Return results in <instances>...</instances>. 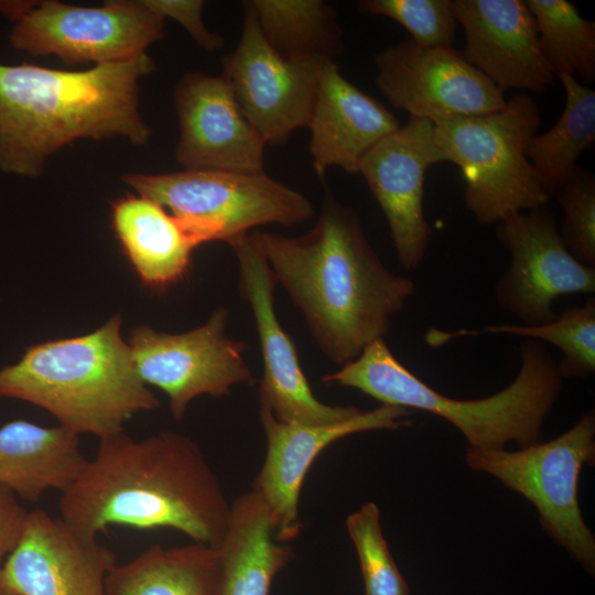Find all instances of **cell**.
Masks as SVG:
<instances>
[{
  "mask_svg": "<svg viewBox=\"0 0 595 595\" xmlns=\"http://www.w3.org/2000/svg\"><path fill=\"white\" fill-rule=\"evenodd\" d=\"M154 68L147 53L87 71L0 64V171L37 176L48 156L77 139L147 144L139 84Z\"/></svg>",
  "mask_w": 595,
  "mask_h": 595,
  "instance_id": "obj_3",
  "label": "cell"
},
{
  "mask_svg": "<svg viewBox=\"0 0 595 595\" xmlns=\"http://www.w3.org/2000/svg\"><path fill=\"white\" fill-rule=\"evenodd\" d=\"M496 236L510 263L496 285L495 299L523 325L555 320L552 305L563 295L595 291V267L569 252L547 206L508 215L497 223Z\"/></svg>",
  "mask_w": 595,
  "mask_h": 595,
  "instance_id": "obj_12",
  "label": "cell"
},
{
  "mask_svg": "<svg viewBox=\"0 0 595 595\" xmlns=\"http://www.w3.org/2000/svg\"><path fill=\"white\" fill-rule=\"evenodd\" d=\"M563 86L565 104L558 121L536 134L527 156L542 184L552 195L574 173L578 156L595 141V91L571 75L556 77Z\"/></svg>",
  "mask_w": 595,
  "mask_h": 595,
  "instance_id": "obj_26",
  "label": "cell"
},
{
  "mask_svg": "<svg viewBox=\"0 0 595 595\" xmlns=\"http://www.w3.org/2000/svg\"><path fill=\"white\" fill-rule=\"evenodd\" d=\"M58 509L60 518L88 539L113 524L170 528L218 548L231 504L190 436L162 431L136 440L121 432L99 440L94 457L61 493Z\"/></svg>",
  "mask_w": 595,
  "mask_h": 595,
  "instance_id": "obj_2",
  "label": "cell"
},
{
  "mask_svg": "<svg viewBox=\"0 0 595 595\" xmlns=\"http://www.w3.org/2000/svg\"><path fill=\"white\" fill-rule=\"evenodd\" d=\"M595 461V414L583 413L560 436L519 451L468 447L466 462L498 478L534 505L543 529L588 573L595 569V538L585 524L577 500L584 465Z\"/></svg>",
  "mask_w": 595,
  "mask_h": 595,
  "instance_id": "obj_8",
  "label": "cell"
},
{
  "mask_svg": "<svg viewBox=\"0 0 595 595\" xmlns=\"http://www.w3.org/2000/svg\"><path fill=\"white\" fill-rule=\"evenodd\" d=\"M445 162L462 171L466 208L480 225L547 206L551 194L527 156L541 126L536 100L521 93L497 111L453 116L433 122Z\"/></svg>",
  "mask_w": 595,
  "mask_h": 595,
  "instance_id": "obj_6",
  "label": "cell"
},
{
  "mask_svg": "<svg viewBox=\"0 0 595 595\" xmlns=\"http://www.w3.org/2000/svg\"><path fill=\"white\" fill-rule=\"evenodd\" d=\"M164 20L145 1L113 0L97 8L36 1L13 22L12 46L33 56L95 65L129 61L163 37Z\"/></svg>",
  "mask_w": 595,
  "mask_h": 595,
  "instance_id": "obj_9",
  "label": "cell"
},
{
  "mask_svg": "<svg viewBox=\"0 0 595 595\" xmlns=\"http://www.w3.org/2000/svg\"><path fill=\"white\" fill-rule=\"evenodd\" d=\"M229 310L216 307L201 326L180 334L134 328L129 339L136 369L145 385L169 398L170 413L180 421L199 396L221 398L253 378L244 354L248 346L226 335Z\"/></svg>",
  "mask_w": 595,
  "mask_h": 595,
  "instance_id": "obj_10",
  "label": "cell"
},
{
  "mask_svg": "<svg viewBox=\"0 0 595 595\" xmlns=\"http://www.w3.org/2000/svg\"><path fill=\"white\" fill-rule=\"evenodd\" d=\"M122 180L175 216L199 245L225 241L269 224L292 227L314 215L302 193L264 171L183 170L128 173Z\"/></svg>",
  "mask_w": 595,
  "mask_h": 595,
  "instance_id": "obj_7",
  "label": "cell"
},
{
  "mask_svg": "<svg viewBox=\"0 0 595 595\" xmlns=\"http://www.w3.org/2000/svg\"><path fill=\"white\" fill-rule=\"evenodd\" d=\"M217 549L219 595H270L274 576L293 558L292 548L275 539L269 509L253 490L231 504L228 530Z\"/></svg>",
  "mask_w": 595,
  "mask_h": 595,
  "instance_id": "obj_23",
  "label": "cell"
},
{
  "mask_svg": "<svg viewBox=\"0 0 595 595\" xmlns=\"http://www.w3.org/2000/svg\"><path fill=\"white\" fill-rule=\"evenodd\" d=\"M346 527L359 560L365 595H410L383 538L378 506L364 504L347 517Z\"/></svg>",
  "mask_w": 595,
  "mask_h": 595,
  "instance_id": "obj_29",
  "label": "cell"
},
{
  "mask_svg": "<svg viewBox=\"0 0 595 595\" xmlns=\"http://www.w3.org/2000/svg\"><path fill=\"white\" fill-rule=\"evenodd\" d=\"M358 9L396 21L422 47H453L457 24L453 0H361Z\"/></svg>",
  "mask_w": 595,
  "mask_h": 595,
  "instance_id": "obj_30",
  "label": "cell"
},
{
  "mask_svg": "<svg viewBox=\"0 0 595 595\" xmlns=\"http://www.w3.org/2000/svg\"><path fill=\"white\" fill-rule=\"evenodd\" d=\"M443 162L433 122L410 117L375 144L358 165L405 270L416 269L425 257L432 235L423 209L425 175L430 166Z\"/></svg>",
  "mask_w": 595,
  "mask_h": 595,
  "instance_id": "obj_15",
  "label": "cell"
},
{
  "mask_svg": "<svg viewBox=\"0 0 595 595\" xmlns=\"http://www.w3.org/2000/svg\"><path fill=\"white\" fill-rule=\"evenodd\" d=\"M268 43L284 58L335 61L343 32L332 6L321 0L249 1Z\"/></svg>",
  "mask_w": 595,
  "mask_h": 595,
  "instance_id": "obj_25",
  "label": "cell"
},
{
  "mask_svg": "<svg viewBox=\"0 0 595 595\" xmlns=\"http://www.w3.org/2000/svg\"><path fill=\"white\" fill-rule=\"evenodd\" d=\"M307 127L312 165L324 178L331 166L358 173L364 155L400 123L383 104L347 80L335 61H328L320 73Z\"/></svg>",
  "mask_w": 595,
  "mask_h": 595,
  "instance_id": "obj_20",
  "label": "cell"
},
{
  "mask_svg": "<svg viewBox=\"0 0 595 595\" xmlns=\"http://www.w3.org/2000/svg\"><path fill=\"white\" fill-rule=\"evenodd\" d=\"M28 513L14 495L0 490V571L22 537Z\"/></svg>",
  "mask_w": 595,
  "mask_h": 595,
  "instance_id": "obj_33",
  "label": "cell"
},
{
  "mask_svg": "<svg viewBox=\"0 0 595 595\" xmlns=\"http://www.w3.org/2000/svg\"><path fill=\"white\" fill-rule=\"evenodd\" d=\"M228 245L238 263L239 292L250 307L260 344L263 367L260 409L270 411L280 421L306 425L336 423L357 415L361 410L356 407L329 405L313 393L294 342L278 318L277 281L255 231Z\"/></svg>",
  "mask_w": 595,
  "mask_h": 595,
  "instance_id": "obj_11",
  "label": "cell"
},
{
  "mask_svg": "<svg viewBox=\"0 0 595 595\" xmlns=\"http://www.w3.org/2000/svg\"><path fill=\"white\" fill-rule=\"evenodd\" d=\"M453 8L465 33L463 56L501 91L542 94L554 85L523 0H453Z\"/></svg>",
  "mask_w": 595,
  "mask_h": 595,
  "instance_id": "obj_19",
  "label": "cell"
},
{
  "mask_svg": "<svg viewBox=\"0 0 595 595\" xmlns=\"http://www.w3.org/2000/svg\"><path fill=\"white\" fill-rule=\"evenodd\" d=\"M506 334L529 339H543L562 353L558 363L564 378H585L595 371V299L588 298L583 305L570 306L555 320L534 326L486 325L480 329L444 332L431 328L424 339L431 347H439L457 337Z\"/></svg>",
  "mask_w": 595,
  "mask_h": 595,
  "instance_id": "obj_27",
  "label": "cell"
},
{
  "mask_svg": "<svg viewBox=\"0 0 595 595\" xmlns=\"http://www.w3.org/2000/svg\"><path fill=\"white\" fill-rule=\"evenodd\" d=\"M376 85L389 104L410 117L434 122L479 116L506 106L504 91L453 47H422L411 39L376 57Z\"/></svg>",
  "mask_w": 595,
  "mask_h": 595,
  "instance_id": "obj_14",
  "label": "cell"
},
{
  "mask_svg": "<svg viewBox=\"0 0 595 595\" xmlns=\"http://www.w3.org/2000/svg\"><path fill=\"white\" fill-rule=\"evenodd\" d=\"M564 220L559 235L581 263L595 267V175L577 166L555 191Z\"/></svg>",
  "mask_w": 595,
  "mask_h": 595,
  "instance_id": "obj_31",
  "label": "cell"
},
{
  "mask_svg": "<svg viewBox=\"0 0 595 595\" xmlns=\"http://www.w3.org/2000/svg\"><path fill=\"white\" fill-rule=\"evenodd\" d=\"M120 327L115 315L90 334L31 346L0 370V398L37 405L77 435L123 432L128 420L160 401L140 378Z\"/></svg>",
  "mask_w": 595,
  "mask_h": 595,
  "instance_id": "obj_4",
  "label": "cell"
},
{
  "mask_svg": "<svg viewBox=\"0 0 595 595\" xmlns=\"http://www.w3.org/2000/svg\"><path fill=\"white\" fill-rule=\"evenodd\" d=\"M218 549L194 542L164 548L152 545L106 577L107 595H219Z\"/></svg>",
  "mask_w": 595,
  "mask_h": 595,
  "instance_id": "obj_24",
  "label": "cell"
},
{
  "mask_svg": "<svg viewBox=\"0 0 595 595\" xmlns=\"http://www.w3.org/2000/svg\"><path fill=\"white\" fill-rule=\"evenodd\" d=\"M176 160L185 170L263 171L266 142L221 75L187 73L174 88Z\"/></svg>",
  "mask_w": 595,
  "mask_h": 595,
  "instance_id": "obj_18",
  "label": "cell"
},
{
  "mask_svg": "<svg viewBox=\"0 0 595 595\" xmlns=\"http://www.w3.org/2000/svg\"><path fill=\"white\" fill-rule=\"evenodd\" d=\"M266 260L333 363L356 359L390 331L415 284L392 273L369 244L357 213L327 190L314 226L298 237L255 231Z\"/></svg>",
  "mask_w": 595,
  "mask_h": 595,
  "instance_id": "obj_1",
  "label": "cell"
},
{
  "mask_svg": "<svg viewBox=\"0 0 595 595\" xmlns=\"http://www.w3.org/2000/svg\"><path fill=\"white\" fill-rule=\"evenodd\" d=\"M521 366L504 390L477 400L450 398L411 372L383 338L369 344L354 360L324 375L325 385L355 388L382 404L416 409L452 423L468 447L502 450L515 441L521 447L541 442V426L561 394L563 377L545 347L527 338Z\"/></svg>",
  "mask_w": 595,
  "mask_h": 595,
  "instance_id": "obj_5",
  "label": "cell"
},
{
  "mask_svg": "<svg viewBox=\"0 0 595 595\" xmlns=\"http://www.w3.org/2000/svg\"><path fill=\"white\" fill-rule=\"evenodd\" d=\"M531 11L541 53L558 77L595 78V22L584 19L567 0H524Z\"/></svg>",
  "mask_w": 595,
  "mask_h": 595,
  "instance_id": "obj_28",
  "label": "cell"
},
{
  "mask_svg": "<svg viewBox=\"0 0 595 595\" xmlns=\"http://www.w3.org/2000/svg\"><path fill=\"white\" fill-rule=\"evenodd\" d=\"M111 219L144 285L165 289L186 275L199 244L163 206L141 195H127L113 204Z\"/></svg>",
  "mask_w": 595,
  "mask_h": 595,
  "instance_id": "obj_22",
  "label": "cell"
},
{
  "mask_svg": "<svg viewBox=\"0 0 595 595\" xmlns=\"http://www.w3.org/2000/svg\"><path fill=\"white\" fill-rule=\"evenodd\" d=\"M328 61L281 56L266 40L249 1L236 48L223 56V74L248 121L266 143L284 144L307 127L323 65Z\"/></svg>",
  "mask_w": 595,
  "mask_h": 595,
  "instance_id": "obj_13",
  "label": "cell"
},
{
  "mask_svg": "<svg viewBox=\"0 0 595 595\" xmlns=\"http://www.w3.org/2000/svg\"><path fill=\"white\" fill-rule=\"evenodd\" d=\"M145 3L164 18L181 23L193 40L205 51L215 52L224 45V39L213 33L204 24L202 12L204 1L199 0H144Z\"/></svg>",
  "mask_w": 595,
  "mask_h": 595,
  "instance_id": "obj_32",
  "label": "cell"
},
{
  "mask_svg": "<svg viewBox=\"0 0 595 595\" xmlns=\"http://www.w3.org/2000/svg\"><path fill=\"white\" fill-rule=\"evenodd\" d=\"M87 458L79 435L25 420L0 428V490L37 502L48 490L64 491Z\"/></svg>",
  "mask_w": 595,
  "mask_h": 595,
  "instance_id": "obj_21",
  "label": "cell"
},
{
  "mask_svg": "<svg viewBox=\"0 0 595 595\" xmlns=\"http://www.w3.org/2000/svg\"><path fill=\"white\" fill-rule=\"evenodd\" d=\"M116 554L43 509L28 513L0 571V595H107Z\"/></svg>",
  "mask_w": 595,
  "mask_h": 595,
  "instance_id": "obj_17",
  "label": "cell"
},
{
  "mask_svg": "<svg viewBox=\"0 0 595 595\" xmlns=\"http://www.w3.org/2000/svg\"><path fill=\"white\" fill-rule=\"evenodd\" d=\"M408 409L381 404L360 411L345 421L306 425L283 422L264 409L259 410L267 436V453L252 484L271 515L275 539L288 543L302 530L299 498L303 479L316 456L332 443L365 431L397 430L410 424Z\"/></svg>",
  "mask_w": 595,
  "mask_h": 595,
  "instance_id": "obj_16",
  "label": "cell"
}]
</instances>
